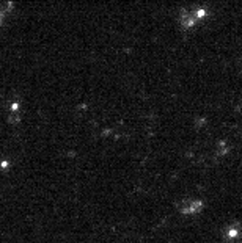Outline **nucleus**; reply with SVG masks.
Masks as SVG:
<instances>
[{
  "label": "nucleus",
  "mask_w": 242,
  "mask_h": 243,
  "mask_svg": "<svg viewBox=\"0 0 242 243\" xmlns=\"http://www.w3.org/2000/svg\"><path fill=\"white\" fill-rule=\"evenodd\" d=\"M239 234H240V232H239L237 227H228V229H226V237L230 238V240H231V238H236Z\"/></svg>",
  "instance_id": "7ed1b4c3"
},
{
  "label": "nucleus",
  "mask_w": 242,
  "mask_h": 243,
  "mask_svg": "<svg viewBox=\"0 0 242 243\" xmlns=\"http://www.w3.org/2000/svg\"><path fill=\"white\" fill-rule=\"evenodd\" d=\"M206 16V10L201 6H190V8H184L179 13V24L182 28H193L200 20H203Z\"/></svg>",
  "instance_id": "f257e3e1"
},
{
  "label": "nucleus",
  "mask_w": 242,
  "mask_h": 243,
  "mask_svg": "<svg viewBox=\"0 0 242 243\" xmlns=\"http://www.w3.org/2000/svg\"><path fill=\"white\" fill-rule=\"evenodd\" d=\"M203 210V202L198 199H192L189 202L181 206V213L182 215H197Z\"/></svg>",
  "instance_id": "f03ea898"
}]
</instances>
